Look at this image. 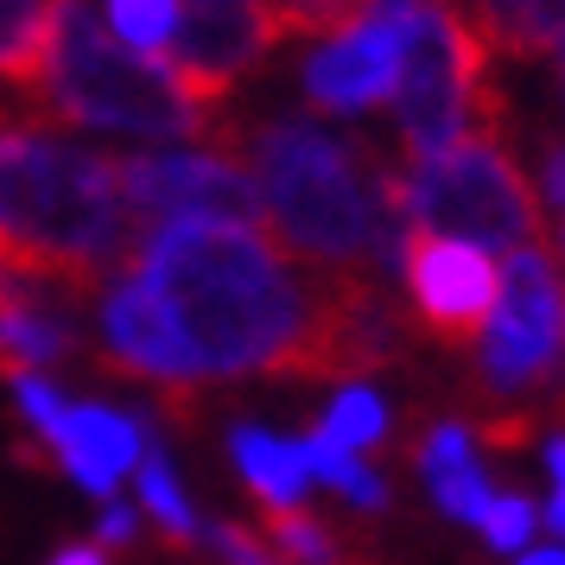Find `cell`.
Segmentation results:
<instances>
[{
  "label": "cell",
  "instance_id": "obj_1",
  "mask_svg": "<svg viewBox=\"0 0 565 565\" xmlns=\"http://www.w3.org/2000/svg\"><path fill=\"white\" fill-rule=\"evenodd\" d=\"M103 343L159 387L337 375L387 350V311L350 274H306L260 223H159L103 292Z\"/></svg>",
  "mask_w": 565,
  "mask_h": 565
},
{
  "label": "cell",
  "instance_id": "obj_2",
  "mask_svg": "<svg viewBox=\"0 0 565 565\" xmlns=\"http://www.w3.org/2000/svg\"><path fill=\"white\" fill-rule=\"evenodd\" d=\"M248 179L286 255L350 280L407 260L413 230L401 216V179L356 134L324 121H260L248 128Z\"/></svg>",
  "mask_w": 565,
  "mask_h": 565
},
{
  "label": "cell",
  "instance_id": "obj_3",
  "mask_svg": "<svg viewBox=\"0 0 565 565\" xmlns=\"http://www.w3.org/2000/svg\"><path fill=\"white\" fill-rule=\"evenodd\" d=\"M115 153L39 128H0V267L52 299H83L140 248Z\"/></svg>",
  "mask_w": 565,
  "mask_h": 565
},
{
  "label": "cell",
  "instance_id": "obj_4",
  "mask_svg": "<svg viewBox=\"0 0 565 565\" xmlns=\"http://www.w3.org/2000/svg\"><path fill=\"white\" fill-rule=\"evenodd\" d=\"M39 96L64 121L115 128V134H134V140H204V134H216V108L166 57L128 52L89 0L64 7Z\"/></svg>",
  "mask_w": 565,
  "mask_h": 565
},
{
  "label": "cell",
  "instance_id": "obj_5",
  "mask_svg": "<svg viewBox=\"0 0 565 565\" xmlns=\"http://www.w3.org/2000/svg\"><path fill=\"white\" fill-rule=\"evenodd\" d=\"M401 216L413 235H451L470 248H527L534 235V184L521 179L502 140L470 134L433 159H407L401 172Z\"/></svg>",
  "mask_w": 565,
  "mask_h": 565
},
{
  "label": "cell",
  "instance_id": "obj_6",
  "mask_svg": "<svg viewBox=\"0 0 565 565\" xmlns=\"http://www.w3.org/2000/svg\"><path fill=\"white\" fill-rule=\"evenodd\" d=\"M483 32L463 20L458 7L426 0L413 7V39L394 89V121L407 140V159H433L477 134L483 108Z\"/></svg>",
  "mask_w": 565,
  "mask_h": 565
},
{
  "label": "cell",
  "instance_id": "obj_7",
  "mask_svg": "<svg viewBox=\"0 0 565 565\" xmlns=\"http://www.w3.org/2000/svg\"><path fill=\"white\" fill-rule=\"evenodd\" d=\"M565 369V286L540 248H514L502 260V299L477 343V375L489 394H534Z\"/></svg>",
  "mask_w": 565,
  "mask_h": 565
},
{
  "label": "cell",
  "instance_id": "obj_8",
  "mask_svg": "<svg viewBox=\"0 0 565 565\" xmlns=\"http://www.w3.org/2000/svg\"><path fill=\"white\" fill-rule=\"evenodd\" d=\"M115 179L134 223H260V191L248 166L210 147L179 153H115Z\"/></svg>",
  "mask_w": 565,
  "mask_h": 565
},
{
  "label": "cell",
  "instance_id": "obj_9",
  "mask_svg": "<svg viewBox=\"0 0 565 565\" xmlns=\"http://www.w3.org/2000/svg\"><path fill=\"white\" fill-rule=\"evenodd\" d=\"M407 39H413V7L369 0L350 26H337L306 57V96L324 115H369V108L394 103L401 64H407Z\"/></svg>",
  "mask_w": 565,
  "mask_h": 565
},
{
  "label": "cell",
  "instance_id": "obj_10",
  "mask_svg": "<svg viewBox=\"0 0 565 565\" xmlns=\"http://www.w3.org/2000/svg\"><path fill=\"white\" fill-rule=\"evenodd\" d=\"M401 274H407L413 311L445 337L483 331L495 299H502V267H495V255L470 248V242H451V235H407Z\"/></svg>",
  "mask_w": 565,
  "mask_h": 565
},
{
  "label": "cell",
  "instance_id": "obj_11",
  "mask_svg": "<svg viewBox=\"0 0 565 565\" xmlns=\"http://www.w3.org/2000/svg\"><path fill=\"white\" fill-rule=\"evenodd\" d=\"M267 45H274V26H267L260 0H184V26L179 45L166 52V64L216 108L235 77L255 71V57Z\"/></svg>",
  "mask_w": 565,
  "mask_h": 565
},
{
  "label": "cell",
  "instance_id": "obj_12",
  "mask_svg": "<svg viewBox=\"0 0 565 565\" xmlns=\"http://www.w3.org/2000/svg\"><path fill=\"white\" fill-rule=\"evenodd\" d=\"M52 451L89 495H115V483L128 470H140L147 438H140V426L128 413H115V407H71L64 426L52 433Z\"/></svg>",
  "mask_w": 565,
  "mask_h": 565
},
{
  "label": "cell",
  "instance_id": "obj_13",
  "mask_svg": "<svg viewBox=\"0 0 565 565\" xmlns=\"http://www.w3.org/2000/svg\"><path fill=\"white\" fill-rule=\"evenodd\" d=\"M230 458H235V470L248 477V489H255L274 514L299 509L311 470H306V451H299L292 438H274L267 426H235L230 433Z\"/></svg>",
  "mask_w": 565,
  "mask_h": 565
},
{
  "label": "cell",
  "instance_id": "obj_14",
  "mask_svg": "<svg viewBox=\"0 0 565 565\" xmlns=\"http://www.w3.org/2000/svg\"><path fill=\"white\" fill-rule=\"evenodd\" d=\"M71 0H0V83H39Z\"/></svg>",
  "mask_w": 565,
  "mask_h": 565
},
{
  "label": "cell",
  "instance_id": "obj_15",
  "mask_svg": "<svg viewBox=\"0 0 565 565\" xmlns=\"http://www.w3.org/2000/svg\"><path fill=\"white\" fill-rule=\"evenodd\" d=\"M553 26H559V0H477V32L483 45L502 52H553Z\"/></svg>",
  "mask_w": 565,
  "mask_h": 565
},
{
  "label": "cell",
  "instance_id": "obj_16",
  "mask_svg": "<svg viewBox=\"0 0 565 565\" xmlns=\"http://www.w3.org/2000/svg\"><path fill=\"white\" fill-rule=\"evenodd\" d=\"M299 451H306V470H311V477H318V483H331L337 495H350L356 509H382V502H387V483L356 458V451H350V445H337L324 426L299 438Z\"/></svg>",
  "mask_w": 565,
  "mask_h": 565
},
{
  "label": "cell",
  "instance_id": "obj_17",
  "mask_svg": "<svg viewBox=\"0 0 565 565\" xmlns=\"http://www.w3.org/2000/svg\"><path fill=\"white\" fill-rule=\"evenodd\" d=\"M108 32L140 57H166L179 45V26H184V0H108L103 7Z\"/></svg>",
  "mask_w": 565,
  "mask_h": 565
},
{
  "label": "cell",
  "instance_id": "obj_18",
  "mask_svg": "<svg viewBox=\"0 0 565 565\" xmlns=\"http://www.w3.org/2000/svg\"><path fill=\"white\" fill-rule=\"evenodd\" d=\"M324 433L337 438V445H350V451H369V445H382L387 438V401L375 394V387H337L331 413H324Z\"/></svg>",
  "mask_w": 565,
  "mask_h": 565
},
{
  "label": "cell",
  "instance_id": "obj_19",
  "mask_svg": "<svg viewBox=\"0 0 565 565\" xmlns=\"http://www.w3.org/2000/svg\"><path fill=\"white\" fill-rule=\"evenodd\" d=\"M140 502H147V514H153L172 540L198 534V514H191V502H184V489H179V477H172L166 451H147V458H140Z\"/></svg>",
  "mask_w": 565,
  "mask_h": 565
},
{
  "label": "cell",
  "instance_id": "obj_20",
  "mask_svg": "<svg viewBox=\"0 0 565 565\" xmlns=\"http://www.w3.org/2000/svg\"><path fill=\"white\" fill-rule=\"evenodd\" d=\"M267 7V26H274V45L292 39V32H324L331 39L337 26H350L369 0H260Z\"/></svg>",
  "mask_w": 565,
  "mask_h": 565
},
{
  "label": "cell",
  "instance_id": "obj_21",
  "mask_svg": "<svg viewBox=\"0 0 565 565\" xmlns=\"http://www.w3.org/2000/svg\"><path fill=\"white\" fill-rule=\"evenodd\" d=\"M433 483V502L451 521H470V527H483V514H489V502H495V489H489V477H483V463H463V470H438V477H426Z\"/></svg>",
  "mask_w": 565,
  "mask_h": 565
},
{
  "label": "cell",
  "instance_id": "obj_22",
  "mask_svg": "<svg viewBox=\"0 0 565 565\" xmlns=\"http://www.w3.org/2000/svg\"><path fill=\"white\" fill-rule=\"evenodd\" d=\"M274 546H280L292 565H343V553H337V540L311 521L306 509H286L274 514Z\"/></svg>",
  "mask_w": 565,
  "mask_h": 565
},
{
  "label": "cell",
  "instance_id": "obj_23",
  "mask_svg": "<svg viewBox=\"0 0 565 565\" xmlns=\"http://www.w3.org/2000/svg\"><path fill=\"white\" fill-rule=\"evenodd\" d=\"M534 527H540V509L527 502V495H495L489 514H483V540L495 546V553H514V559L527 553Z\"/></svg>",
  "mask_w": 565,
  "mask_h": 565
},
{
  "label": "cell",
  "instance_id": "obj_24",
  "mask_svg": "<svg viewBox=\"0 0 565 565\" xmlns=\"http://www.w3.org/2000/svg\"><path fill=\"white\" fill-rule=\"evenodd\" d=\"M463 463H477V433L463 419H438L426 445H419V470L438 477V470H463Z\"/></svg>",
  "mask_w": 565,
  "mask_h": 565
},
{
  "label": "cell",
  "instance_id": "obj_25",
  "mask_svg": "<svg viewBox=\"0 0 565 565\" xmlns=\"http://www.w3.org/2000/svg\"><path fill=\"white\" fill-rule=\"evenodd\" d=\"M13 394H20L26 419H32V426H39L45 438H52L57 426H64V413H71V407H64V394H57V387L45 382V375H20V382H13Z\"/></svg>",
  "mask_w": 565,
  "mask_h": 565
},
{
  "label": "cell",
  "instance_id": "obj_26",
  "mask_svg": "<svg viewBox=\"0 0 565 565\" xmlns=\"http://www.w3.org/2000/svg\"><path fill=\"white\" fill-rule=\"evenodd\" d=\"M216 553H223V565H280L260 540L242 534V527H216Z\"/></svg>",
  "mask_w": 565,
  "mask_h": 565
},
{
  "label": "cell",
  "instance_id": "obj_27",
  "mask_svg": "<svg viewBox=\"0 0 565 565\" xmlns=\"http://www.w3.org/2000/svg\"><path fill=\"white\" fill-rule=\"evenodd\" d=\"M540 198L565 210V147H546V159H540Z\"/></svg>",
  "mask_w": 565,
  "mask_h": 565
},
{
  "label": "cell",
  "instance_id": "obj_28",
  "mask_svg": "<svg viewBox=\"0 0 565 565\" xmlns=\"http://www.w3.org/2000/svg\"><path fill=\"white\" fill-rule=\"evenodd\" d=\"M96 527H103V546H128V540H134V527H140V521H134V509H121V502H108V509H103V521H96Z\"/></svg>",
  "mask_w": 565,
  "mask_h": 565
},
{
  "label": "cell",
  "instance_id": "obj_29",
  "mask_svg": "<svg viewBox=\"0 0 565 565\" xmlns=\"http://www.w3.org/2000/svg\"><path fill=\"white\" fill-rule=\"evenodd\" d=\"M52 565H108V559H103V546H64Z\"/></svg>",
  "mask_w": 565,
  "mask_h": 565
},
{
  "label": "cell",
  "instance_id": "obj_30",
  "mask_svg": "<svg viewBox=\"0 0 565 565\" xmlns=\"http://www.w3.org/2000/svg\"><path fill=\"white\" fill-rule=\"evenodd\" d=\"M514 565H565V546H527Z\"/></svg>",
  "mask_w": 565,
  "mask_h": 565
},
{
  "label": "cell",
  "instance_id": "obj_31",
  "mask_svg": "<svg viewBox=\"0 0 565 565\" xmlns=\"http://www.w3.org/2000/svg\"><path fill=\"white\" fill-rule=\"evenodd\" d=\"M553 64H559V89H565V0H559V26H553Z\"/></svg>",
  "mask_w": 565,
  "mask_h": 565
},
{
  "label": "cell",
  "instance_id": "obj_32",
  "mask_svg": "<svg viewBox=\"0 0 565 565\" xmlns=\"http://www.w3.org/2000/svg\"><path fill=\"white\" fill-rule=\"evenodd\" d=\"M546 527L565 534V489H553V502H546Z\"/></svg>",
  "mask_w": 565,
  "mask_h": 565
},
{
  "label": "cell",
  "instance_id": "obj_33",
  "mask_svg": "<svg viewBox=\"0 0 565 565\" xmlns=\"http://www.w3.org/2000/svg\"><path fill=\"white\" fill-rule=\"evenodd\" d=\"M394 7H426V0H394Z\"/></svg>",
  "mask_w": 565,
  "mask_h": 565
}]
</instances>
